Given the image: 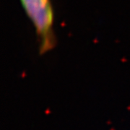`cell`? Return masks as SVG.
<instances>
[{
    "label": "cell",
    "mask_w": 130,
    "mask_h": 130,
    "mask_svg": "<svg viewBox=\"0 0 130 130\" xmlns=\"http://www.w3.org/2000/svg\"><path fill=\"white\" fill-rule=\"evenodd\" d=\"M25 14L33 25L39 43L41 55L56 45L54 31V14L51 0H20Z\"/></svg>",
    "instance_id": "6da1fadb"
}]
</instances>
